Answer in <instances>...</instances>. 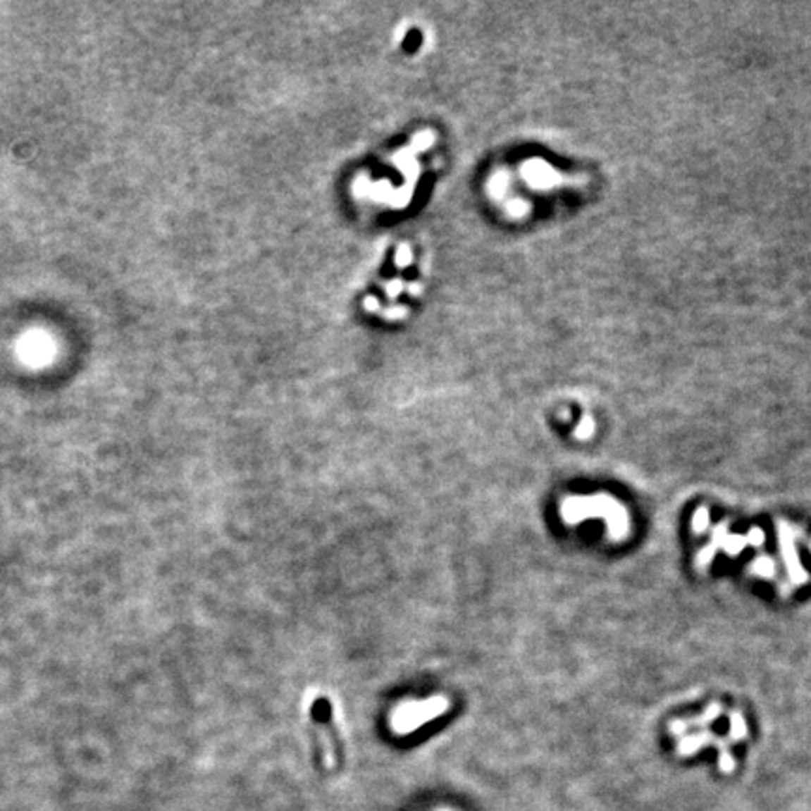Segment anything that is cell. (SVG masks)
<instances>
[{
    "mask_svg": "<svg viewBox=\"0 0 811 811\" xmlns=\"http://www.w3.org/2000/svg\"><path fill=\"white\" fill-rule=\"evenodd\" d=\"M447 710V700L443 699H432L426 702H415V705H408V708H404L398 722L402 723L404 729L419 727L421 723H425L426 719H431L434 716H440L442 712Z\"/></svg>",
    "mask_w": 811,
    "mask_h": 811,
    "instance_id": "cell-4",
    "label": "cell"
},
{
    "mask_svg": "<svg viewBox=\"0 0 811 811\" xmlns=\"http://www.w3.org/2000/svg\"><path fill=\"white\" fill-rule=\"evenodd\" d=\"M725 538H727V524H717V526L714 528L712 543L710 545H706V547L699 552V556H697V565H699V569H706V567L710 565V562L714 559L717 550L723 547Z\"/></svg>",
    "mask_w": 811,
    "mask_h": 811,
    "instance_id": "cell-7",
    "label": "cell"
},
{
    "mask_svg": "<svg viewBox=\"0 0 811 811\" xmlns=\"http://www.w3.org/2000/svg\"><path fill=\"white\" fill-rule=\"evenodd\" d=\"M719 716H722V706L717 705V702H714V705H710L708 708H706L705 714H700V716L695 717V719H688V722H686V725H688V727H691V725H697V727H706V725H710L712 722H716Z\"/></svg>",
    "mask_w": 811,
    "mask_h": 811,
    "instance_id": "cell-10",
    "label": "cell"
},
{
    "mask_svg": "<svg viewBox=\"0 0 811 811\" xmlns=\"http://www.w3.org/2000/svg\"><path fill=\"white\" fill-rule=\"evenodd\" d=\"M708 524H710V513H708V509H705V507H700L697 513H695L693 516V532L695 533H705L706 530H708Z\"/></svg>",
    "mask_w": 811,
    "mask_h": 811,
    "instance_id": "cell-11",
    "label": "cell"
},
{
    "mask_svg": "<svg viewBox=\"0 0 811 811\" xmlns=\"http://www.w3.org/2000/svg\"><path fill=\"white\" fill-rule=\"evenodd\" d=\"M562 516L567 524H576L592 516H603L605 522L609 524V533L612 539L626 538L629 532V519L626 509L607 494H595L593 498L569 496L562 504Z\"/></svg>",
    "mask_w": 811,
    "mask_h": 811,
    "instance_id": "cell-1",
    "label": "cell"
},
{
    "mask_svg": "<svg viewBox=\"0 0 811 811\" xmlns=\"http://www.w3.org/2000/svg\"><path fill=\"white\" fill-rule=\"evenodd\" d=\"M750 571L759 576H764V578H774V575H776V564H774V559L770 556L761 554L759 558L751 562Z\"/></svg>",
    "mask_w": 811,
    "mask_h": 811,
    "instance_id": "cell-8",
    "label": "cell"
},
{
    "mask_svg": "<svg viewBox=\"0 0 811 811\" xmlns=\"http://www.w3.org/2000/svg\"><path fill=\"white\" fill-rule=\"evenodd\" d=\"M762 541H764V533H762V530H759V528H753L750 533H745V535H727L725 538V541H723V550L729 554V556H736V554H740L742 550H744L745 547H761Z\"/></svg>",
    "mask_w": 811,
    "mask_h": 811,
    "instance_id": "cell-5",
    "label": "cell"
},
{
    "mask_svg": "<svg viewBox=\"0 0 811 811\" xmlns=\"http://www.w3.org/2000/svg\"><path fill=\"white\" fill-rule=\"evenodd\" d=\"M593 431V425L592 421L590 419H584V423H582V426L576 431V438H581V440H584V438H590V434H592Z\"/></svg>",
    "mask_w": 811,
    "mask_h": 811,
    "instance_id": "cell-12",
    "label": "cell"
},
{
    "mask_svg": "<svg viewBox=\"0 0 811 811\" xmlns=\"http://www.w3.org/2000/svg\"><path fill=\"white\" fill-rule=\"evenodd\" d=\"M716 742L717 736L714 733H710V731H700V733L697 734H688V736H682V738H680V744H678V755L682 757L693 755V753H697L700 748L716 744Z\"/></svg>",
    "mask_w": 811,
    "mask_h": 811,
    "instance_id": "cell-6",
    "label": "cell"
},
{
    "mask_svg": "<svg viewBox=\"0 0 811 811\" xmlns=\"http://www.w3.org/2000/svg\"><path fill=\"white\" fill-rule=\"evenodd\" d=\"M748 736V727H745V719L740 712H733L731 714V731H729V742H740Z\"/></svg>",
    "mask_w": 811,
    "mask_h": 811,
    "instance_id": "cell-9",
    "label": "cell"
},
{
    "mask_svg": "<svg viewBox=\"0 0 811 811\" xmlns=\"http://www.w3.org/2000/svg\"><path fill=\"white\" fill-rule=\"evenodd\" d=\"M312 727L314 733L318 734V745L321 753L325 755L327 762L333 764L335 755L338 753V738H336V729L333 723V710L329 708H312Z\"/></svg>",
    "mask_w": 811,
    "mask_h": 811,
    "instance_id": "cell-2",
    "label": "cell"
},
{
    "mask_svg": "<svg viewBox=\"0 0 811 811\" xmlns=\"http://www.w3.org/2000/svg\"><path fill=\"white\" fill-rule=\"evenodd\" d=\"M778 535H779V548H781V556H784L785 567L789 571L791 581L795 586L807 582V573L802 567L800 559H798V552H796L795 539L796 532L787 524V522H778Z\"/></svg>",
    "mask_w": 811,
    "mask_h": 811,
    "instance_id": "cell-3",
    "label": "cell"
}]
</instances>
